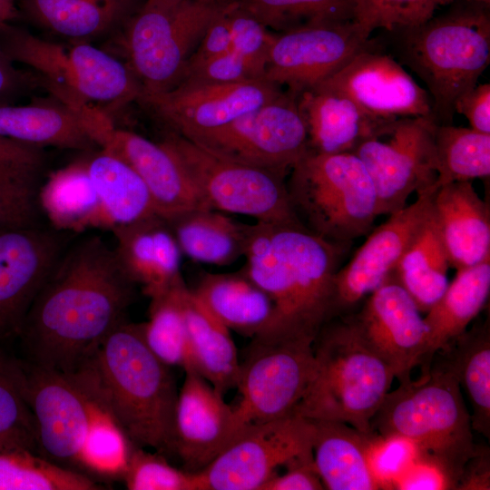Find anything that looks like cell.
Masks as SVG:
<instances>
[{
    "instance_id": "cb8c5ba5",
    "label": "cell",
    "mask_w": 490,
    "mask_h": 490,
    "mask_svg": "<svg viewBox=\"0 0 490 490\" xmlns=\"http://www.w3.org/2000/svg\"><path fill=\"white\" fill-rule=\"evenodd\" d=\"M112 230L120 266L145 296L152 299L183 281L182 253L163 218L154 215Z\"/></svg>"
},
{
    "instance_id": "ab89813d",
    "label": "cell",
    "mask_w": 490,
    "mask_h": 490,
    "mask_svg": "<svg viewBox=\"0 0 490 490\" xmlns=\"http://www.w3.org/2000/svg\"><path fill=\"white\" fill-rule=\"evenodd\" d=\"M184 281L151 299L142 332L150 349L169 367L194 371L182 306Z\"/></svg>"
},
{
    "instance_id": "ac0fdd59",
    "label": "cell",
    "mask_w": 490,
    "mask_h": 490,
    "mask_svg": "<svg viewBox=\"0 0 490 490\" xmlns=\"http://www.w3.org/2000/svg\"><path fill=\"white\" fill-rule=\"evenodd\" d=\"M63 248V237L54 231L0 226V347L17 338Z\"/></svg>"
},
{
    "instance_id": "6da1fadb",
    "label": "cell",
    "mask_w": 490,
    "mask_h": 490,
    "mask_svg": "<svg viewBox=\"0 0 490 490\" xmlns=\"http://www.w3.org/2000/svg\"><path fill=\"white\" fill-rule=\"evenodd\" d=\"M134 284L111 249L90 237L63 252L31 305L16 339L25 362L75 373L120 323Z\"/></svg>"
},
{
    "instance_id": "9f6ffc18",
    "label": "cell",
    "mask_w": 490,
    "mask_h": 490,
    "mask_svg": "<svg viewBox=\"0 0 490 490\" xmlns=\"http://www.w3.org/2000/svg\"><path fill=\"white\" fill-rule=\"evenodd\" d=\"M34 211L33 198L0 188V226L30 225Z\"/></svg>"
},
{
    "instance_id": "9c48e42d",
    "label": "cell",
    "mask_w": 490,
    "mask_h": 490,
    "mask_svg": "<svg viewBox=\"0 0 490 490\" xmlns=\"http://www.w3.org/2000/svg\"><path fill=\"white\" fill-rule=\"evenodd\" d=\"M219 0H143L122 24L126 64L143 94L179 84Z\"/></svg>"
},
{
    "instance_id": "44dd1931",
    "label": "cell",
    "mask_w": 490,
    "mask_h": 490,
    "mask_svg": "<svg viewBox=\"0 0 490 490\" xmlns=\"http://www.w3.org/2000/svg\"><path fill=\"white\" fill-rule=\"evenodd\" d=\"M431 211V195L390 214L373 230L349 262L339 268L333 287V318L351 313L394 273L401 257Z\"/></svg>"
},
{
    "instance_id": "816d5d0a",
    "label": "cell",
    "mask_w": 490,
    "mask_h": 490,
    "mask_svg": "<svg viewBox=\"0 0 490 490\" xmlns=\"http://www.w3.org/2000/svg\"><path fill=\"white\" fill-rule=\"evenodd\" d=\"M284 467L286 471L283 474H276L260 490L325 489L314 463L313 451L293 459Z\"/></svg>"
},
{
    "instance_id": "d590c367",
    "label": "cell",
    "mask_w": 490,
    "mask_h": 490,
    "mask_svg": "<svg viewBox=\"0 0 490 490\" xmlns=\"http://www.w3.org/2000/svg\"><path fill=\"white\" fill-rule=\"evenodd\" d=\"M92 476L54 463L23 438L0 435V490H102Z\"/></svg>"
},
{
    "instance_id": "2e32d148",
    "label": "cell",
    "mask_w": 490,
    "mask_h": 490,
    "mask_svg": "<svg viewBox=\"0 0 490 490\" xmlns=\"http://www.w3.org/2000/svg\"><path fill=\"white\" fill-rule=\"evenodd\" d=\"M369 42L370 34L354 20L273 33L263 78L299 95L337 73Z\"/></svg>"
},
{
    "instance_id": "d4e9b609",
    "label": "cell",
    "mask_w": 490,
    "mask_h": 490,
    "mask_svg": "<svg viewBox=\"0 0 490 490\" xmlns=\"http://www.w3.org/2000/svg\"><path fill=\"white\" fill-rule=\"evenodd\" d=\"M431 211L450 266L457 270L490 258V210L471 181L436 189Z\"/></svg>"
},
{
    "instance_id": "74e56055",
    "label": "cell",
    "mask_w": 490,
    "mask_h": 490,
    "mask_svg": "<svg viewBox=\"0 0 490 490\" xmlns=\"http://www.w3.org/2000/svg\"><path fill=\"white\" fill-rule=\"evenodd\" d=\"M446 360L469 398L473 430L490 438V328L489 319L475 324L445 349Z\"/></svg>"
},
{
    "instance_id": "b9f144b4",
    "label": "cell",
    "mask_w": 490,
    "mask_h": 490,
    "mask_svg": "<svg viewBox=\"0 0 490 490\" xmlns=\"http://www.w3.org/2000/svg\"><path fill=\"white\" fill-rule=\"evenodd\" d=\"M24 380L22 359L6 348L0 347V435L17 436L38 452L34 417L25 400Z\"/></svg>"
},
{
    "instance_id": "603a6c76",
    "label": "cell",
    "mask_w": 490,
    "mask_h": 490,
    "mask_svg": "<svg viewBox=\"0 0 490 490\" xmlns=\"http://www.w3.org/2000/svg\"><path fill=\"white\" fill-rule=\"evenodd\" d=\"M101 148L114 152L133 168L148 189L157 215L165 220L192 209H208L178 161L161 142L113 127Z\"/></svg>"
},
{
    "instance_id": "d6a6232c",
    "label": "cell",
    "mask_w": 490,
    "mask_h": 490,
    "mask_svg": "<svg viewBox=\"0 0 490 490\" xmlns=\"http://www.w3.org/2000/svg\"><path fill=\"white\" fill-rule=\"evenodd\" d=\"M38 201L53 227L59 231L111 230L85 160L54 172L42 186Z\"/></svg>"
},
{
    "instance_id": "1f68e13d",
    "label": "cell",
    "mask_w": 490,
    "mask_h": 490,
    "mask_svg": "<svg viewBox=\"0 0 490 490\" xmlns=\"http://www.w3.org/2000/svg\"><path fill=\"white\" fill-rule=\"evenodd\" d=\"M181 253L197 262L230 265L244 256L250 224L222 211L192 209L166 220Z\"/></svg>"
},
{
    "instance_id": "52a82bcc",
    "label": "cell",
    "mask_w": 490,
    "mask_h": 490,
    "mask_svg": "<svg viewBox=\"0 0 490 490\" xmlns=\"http://www.w3.org/2000/svg\"><path fill=\"white\" fill-rule=\"evenodd\" d=\"M0 48L40 76L44 88L80 116L93 109L105 112L104 106L120 108L142 95L126 63L83 42L55 43L10 23L0 27Z\"/></svg>"
},
{
    "instance_id": "8d00e7d4",
    "label": "cell",
    "mask_w": 490,
    "mask_h": 490,
    "mask_svg": "<svg viewBox=\"0 0 490 490\" xmlns=\"http://www.w3.org/2000/svg\"><path fill=\"white\" fill-rule=\"evenodd\" d=\"M449 267L450 261L431 211L392 275L418 309L426 313L446 289Z\"/></svg>"
},
{
    "instance_id": "83f0119b",
    "label": "cell",
    "mask_w": 490,
    "mask_h": 490,
    "mask_svg": "<svg viewBox=\"0 0 490 490\" xmlns=\"http://www.w3.org/2000/svg\"><path fill=\"white\" fill-rule=\"evenodd\" d=\"M311 421L313 459L325 489L380 490L367 462L369 434L343 422Z\"/></svg>"
},
{
    "instance_id": "4dcf8cb0",
    "label": "cell",
    "mask_w": 490,
    "mask_h": 490,
    "mask_svg": "<svg viewBox=\"0 0 490 490\" xmlns=\"http://www.w3.org/2000/svg\"><path fill=\"white\" fill-rule=\"evenodd\" d=\"M182 306L193 370L224 395L236 387L240 362L230 329L187 287Z\"/></svg>"
},
{
    "instance_id": "3957f363",
    "label": "cell",
    "mask_w": 490,
    "mask_h": 490,
    "mask_svg": "<svg viewBox=\"0 0 490 490\" xmlns=\"http://www.w3.org/2000/svg\"><path fill=\"white\" fill-rule=\"evenodd\" d=\"M344 250L300 224L250 225L243 270L274 307L269 327L254 338L314 341L333 318L334 279Z\"/></svg>"
},
{
    "instance_id": "836d02e7",
    "label": "cell",
    "mask_w": 490,
    "mask_h": 490,
    "mask_svg": "<svg viewBox=\"0 0 490 490\" xmlns=\"http://www.w3.org/2000/svg\"><path fill=\"white\" fill-rule=\"evenodd\" d=\"M142 0H21L32 22L60 35L87 38L122 25Z\"/></svg>"
},
{
    "instance_id": "30bf717a",
    "label": "cell",
    "mask_w": 490,
    "mask_h": 490,
    "mask_svg": "<svg viewBox=\"0 0 490 490\" xmlns=\"http://www.w3.org/2000/svg\"><path fill=\"white\" fill-rule=\"evenodd\" d=\"M160 142L178 161L208 209L243 214L259 222L300 224L289 203L285 177L217 156L174 132Z\"/></svg>"
},
{
    "instance_id": "94428289",
    "label": "cell",
    "mask_w": 490,
    "mask_h": 490,
    "mask_svg": "<svg viewBox=\"0 0 490 490\" xmlns=\"http://www.w3.org/2000/svg\"><path fill=\"white\" fill-rule=\"evenodd\" d=\"M142 1H143V0H142Z\"/></svg>"
},
{
    "instance_id": "60d3db41",
    "label": "cell",
    "mask_w": 490,
    "mask_h": 490,
    "mask_svg": "<svg viewBox=\"0 0 490 490\" xmlns=\"http://www.w3.org/2000/svg\"><path fill=\"white\" fill-rule=\"evenodd\" d=\"M236 5L269 30L280 33L305 24L353 20L352 0H224Z\"/></svg>"
},
{
    "instance_id": "8992f818",
    "label": "cell",
    "mask_w": 490,
    "mask_h": 490,
    "mask_svg": "<svg viewBox=\"0 0 490 490\" xmlns=\"http://www.w3.org/2000/svg\"><path fill=\"white\" fill-rule=\"evenodd\" d=\"M313 352L314 374L293 414L370 434L371 419L395 378L391 368L361 336L351 313L321 328Z\"/></svg>"
},
{
    "instance_id": "e0dca14e",
    "label": "cell",
    "mask_w": 490,
    "mask_h": 490,
    "mask_svg": "<svg viewBox=\"0 0 490 490\" xmlns=\"http://www.w3.org/2000/svg\"><path fill=\"white\" fill-rule=\"evenodd\" d=\"M283 90L264 79L233 83L183 81L172 89L142 95L171 132L184 137L224 126L277 98Z\"/></svg>"
},
{
    "instance_id": "d6986e66",
    "label": "cell",
    "mask_w": 490,
    "mask_h": 490,
    "mask_svg": "<svg viewBox=\"0 0 490 490\" xmlns=\"http://www.w3.org/2000/svg\"><path fill=\"white\" fill-rule=\"evenodd\" d=\"M318 86L348 95L377 121L433 116L432 101L426 90L397 59L377 50L372 39Z\"/></svg>"
},
{
    "instance_id": "680465c9",
    "label": "cell",
    "mask_w": 490,
    "mask_h": 490,
    "mask_svg": "<svg viewBox=\"0 0 490 490\" xmlns=\"http://www.w3.org/2000/svg\"><path fill=\"white\" fill-rule=\"evenodd\" d=\"M18 15L15 0H0V27L10 24Z\"/></svg>"
},
{
    "instance_id": "ffe728a7",
    "label": "cell",
    "mask_w": 490,
    "mask_h": 490,
    "mask_svg": "<svg viewBox=\"0 0 490 490\" xmlns=\"http://www.w3.org/2000/svg\"><path fill=\"white\" fill-rule=\"evenodd\" d=\"M351 316L361 336L391 368L395 377L400 383L410 380L413 368L424 363L428 328L413 299L393 275Z\"/></svg>"
},
{
    "instance_id": "e575fe53",
    "label": "cell",
    "mask_w": 490,
    "mask_h": 490,
    "mask_svg": "<svg viewBox=\"0 0 490 490\" xmlns=\"http://www.w3.org/2000/svg\"><path fill=\"white\" fill-rule=\"evenodd\" d=\"M101 150L85 160L111 230L157 215L139 174L120 156Z\"/></svg>"
},
{
    "instance_id": "db71d44e",
    "label": "cell",
    "mask_w": 490,
    "mask_h": 490,
    "mask_svg": "<svg viewBox=\"0 0 490 490\" xmlns=\"http://www.w3.org/2000/svg\"><path fill=\"white\" fill-rule=\"evenodd\" d=\"M395 489L442 490L450 489V485L435 462L418 454L413 464L397 480Z\"/></svg>"
},
{
    "instance_id": "f5cc1de1",
    "label": "cell",
    "mask_w": 490,
    "mask_h": 490,
    "mask_svg": "<svg viewBox=\"0 0 490 490\" xmlns=\"http://www.w3.org/2000/svg\"><path fill=\"white\" fill-rule=\"evenodd\" d=\"M38 87H44L40 76L33 71L17 68L0 48V106L16 102Z\"/></svg>"
},
{
    "instance_id": "9a60e30c",
    "label": "cell",
    "mask_w": 490,
    "mask_h": 490,
    "mask_svg": "<svg viewBox=\"0 0 490 490\" xmlns=\"http://www.w3.org/2000/svg\"><path fill=\"white\" fill-rule=\"evenodd\" d=\"M313 424L299 415L247 425L199 472L201 490H260L293 459L312 452Z\"/></svg>"
},
{
    "instance_id": "4316f807",
    "label": "cell",
    "mask_w": 490,
    "mask_h": 490,
    "mask_svg": "<svg viewBox=\"0 0 490 490\" xmlns=\"http://www.w3.org/2000/svg\"><path fill=\"white\" fill-rule=\"evenodd\" d=\"M191 291L220 322L240 335L257 338L271 321L272 300L244 270L205 273Z\"/></svg>"
},
{
    "instance_id": "7402d4cb",
    "label": "cell",
    "mask_w": 490,
    "mask_h": 490,
    "mask_svg": "<svg viewBox=\"0 0 490 490\" xmlns=\"http://www.w3.org/2000/svg\"><path fill=\"white\" fill-rule=\"evenodd\" d=\"M246 426L204 377L185 372L174 415V454L184 470H203Z\"/></svg>"
},
{
    "instance_id": "ee69618b",
    "label": "cell",
    "mask_w": 490,
    "mask_h": 490,
    "mask_svg": "<svg viewBox=\"0 0 490 490\" xmlns=\"http://www.w3.org/2000/svg\"><path fill=\"white\" fill-rule=\"evenodd\" d=\"M353 20L368 34L377 30L387 32L417 26L452 0H352Z\"/></svg>"
},
{
    "instance_id": "f6af8a7d",
    "label": "cell",
    "mask_w": 490,
    "mask_h": 490,
    "mask_svg": "<svg viewBox=\"0 0 490 490\" xmlns=\"http://www.w3.org/2000/svg\"><path fill=\"white\" fill-rule=\"evenodd\" d=\"M131 446L116 423L103 412L95 422L87 442L84 473L120 477Z\"/></svg>"
},
{
    "instance_id": "ba28073f",
    "label": "cell",
    "mask_w": 490,
    "mask_h": 490,
    "mask_svg": "<svg viewBox=\"0 0 490 490\" xmlns=\"http://www.w3.org/2000/svg\"><path fill=\"white\" fill-rule=\"evenodd\" d=\"M286 188L302 227L338 246L368 234L379 216L372 180L352 152L308 150L291 168Z\"/></svg>"
},
{
    "instance_id": "277c9868",
    "label": "cell",
    "mask_w": 490,
    "mask_h": 490,
    "mask_svg": "<svg viewBox=\"0 0 490 490\" xmlns=\"http://www.w3.org/2000/svg\"><path fill=\"white\" fill-rule=\"evenodd\" d=\"M371 432L409 439L420 455L435 462L456 489L475 454L470 413L452 368L443 361L416 380L388 391L371 419Z\"/></svg>"
},
{
    "instance_id": "91938a15",
    "label": "cell",
    "mask_w": 490,
    "mask_h": 490,
    "mask_svg": "<svg viewBox=\"0 0 490 490\" xmlns=\"http://www.w3.org/2000/svg\"><path fill=\"white\" fill-rule=\"evenodd\" d=\"M453 2L456 0H452ZM456 1H463L467 3H475V4H481V5H489L490 0H456Z\"/></svg>"
},
{
    "instance_id": "7a4b0ae2",
    "label": "cell",
    "mask_w": 490,
    "mask_h": 490,
    "mask_svg": "<svg viewBox=\"0 0 490 490\" xmlns=\"http://www.w3.org/2000/svg\"><path fill=\"white\" fill-rule=\"evenodd\" d=\"M142 448L174 454L178 391L171 367L144 340L142 323H120L94 353L69 375Z\"/></svg>"
},
{
    "instance_id": "5bb4252c",
    "label": "cell",
    "mask_w": 490,
    "mask_h": 490,
    "mask_svg": "<svg viewBox=\"0 0 490 490\" xmlns=\"http://www.w3.org/2000/svg\"><path fill=\"white\" fill-rule=\"evenodd\" d=\"M313 340L297 338H253L240 363L236 413L244 425L294 413L313 377Z\"/></svg>"
},
{
    "instance_id": "7bdbcfd3",
    "label": "cell",
    "mask_w": 490,
    "mask_h": 490,
    "mask_svg": "<svg viewBox=\"0 0 490 490\" xmlns=\"http://www.w3.org/2000/svg\"><path fill=\"white\" fill-rule=\"evenodd\" d=\"M120 478L129 490H201L198 473L179 469L165 456L132 445Z\"/></svg>"
},
{
    "instance_id": "bcb514c9",
    "label": "cell",
    "mask_w": 490,
    "mask_h": 490,
    "mask_svg": "<svg viewBox=\"0 0 490 490\" xmlns=\"http://www.w3.org/2000/svg\"><path fill=\"white\" fill-rule=\"evenodd\" d=\"M44 163L43 148L0 135V188L34 199Z\"/></svg>"
},
{
    "instance_id": "11a10c76",
    "label": "cell",
    "mask_w": 490,
    "mask_h": 490,
    "mask_svg": "<svg viewBox=\"0 0 490 490\" xmlns=\"http://www.w3.org/2000/svg\"><path fill=\"white\" fill-rule=\"evenodd\" d=\"M455 113L463 114L470 128L490 134V84H476L455 103Z\"/></svg>"
},
{
    "instance_id": "4fadbf2b",
    "label": "cell",
    "mask_w": 490,
    "mask_h": 490,
    "mask_svg": "<svg viewBox=\"0 0 490 490\" xmlns=\"http://www.w3.org/2000/svg\"><path fill=\"white\" fill-rule=\"evenodd\" d=\"M22 361L24 397L34 417L39 454L85 474L87 442L105 411L71 376Z\"/></svg>"
},
{
    "instance_id": "f907efd6",
    "label": "cell",
    "mask_w": 490,
    "mask_h": 490,
    "mask_svg": "<svg viewBox=\"0 0 490 490\" xmlns=\"http://www.w3.org/2000/svg\"><path fill=\"white\" fill-rule=\"evenodd\" d=\"M230 44L231 29L227 6L223 1L219 0L212 20L187 63L183 78L206 62L230 50Z\"/></svg>"
},
{
    "instance_id": "484cf974",
    "label": "cell",
    "mask_w": 490,
    "mask_h": 490,
    "mask_svg": "<svg viewBox=\"0 0 490 490\" xmlns=\"http://www.w3.org/2000/svg\"><path fill=\"white\" fill-rule=\"evenodd\" d=\"M298 103L307 127L308 148L314 152H352L381 122L348 95L324 87L299 94Z\"/></svg>"
},
{
    "instance_id": "f35d334b",
    "label": "cell",
    "mask_w": 490,
    "mask_h": 490,
    "mask_svg": "<svg viewBox=\"0 0 490 490\" xmlns=\"http://www.w3.org/2000/svg\"><path fill=\"white\" fill-rule=\"evenodd\" d=\"M436 174L432 193L439 187L490 175V134L452 123L436 124L434 133Z\"/></svg>"
},
{
    "instance_id": "6f0895ef",
    "label": "cell",
    "mask_w": 490,
    "mask_h": 490,
    "mask_svg": "<svg viewBox=\"0 0 490 490\" xmlns=\"http://www.w3.org/2000/svg\"><path fill=\"white\" fill-rule=\"evenodd\" d=\"M489 450L476 446L475 454L466 462L456 489L488 490L490 487Z\"/></svg>"
},
{
    "instance_id": "c3c4849f",
    "label": "cell",
    "mask_w": 490,
    "mask_h": 490,
    "mask_svg": "<svg viewBox=\"0 0 490 490\" xmlns=\"http://www.w3.org/2000/svg\"><path fill=\"white\" fill-rule=\"evenodd\" d=\"M221 1L227 6L230 18V49L250 64L263 78L273 33L247 11L232 3Z\"/></svg>"
},
{
    "instance_id": "7dc6e473",
    "label": "cell",
    "mask_w": 490,
    "mask_h": 490,
    "mask_svg": "<svg viewBox=\"0 0 490 490\" xmlns=\"http://www.w3.org/2000/svg\"><path fill=\"white\" fill-rule=\"evenodd\" d=\"M419 452L409 439L400 436H368L366 456L369 471L379 489H395Z\"/></svg>"
},
{
    "instance_id": "f1b7e54d",
    "label": "cell",
    "mask_w": 490,
    "mask_h": 490,
    "mask_svg": "<svg viewBox=\"0 0 490 490\" xmlns=\"http://www.w3.org/2000/svg\"><path fill=\"white\" fill-rule=\"evenodd\" d=\"M490 293V258L457 270L440 299L426 312L428 345L424 363L464 333L485 307Z\"/></svg>"
},
{
    "instance_id": "8fae6325",
    "label": "cell",
    "mask_w": 490,
    "mask_h": 490,
    "mask_svg": "<svg viewBox=\"0 0 490 490\" xmlns=\"http://www.w3.org/2000/svg\"><path fill=\"white\" fill-rule=\"evenodd\" d=\"M436 124L433 116L381 121L352 152L372 180L379 215L402 210L414 191L432 194Z\"/></svg>"
},
{
    "instance_id": "681fc988",
    "label": "cell",
    "mask_w": 490,
    "mask_h": 490,
    "mask_svg": "<svg viewBox=\"0 0 490 490\" xmlns=\"http://www.w3.org/2000/svg\"><path fill=\"white\" fill-rule=\"evenodd\" d=\"M263 78L250 64L230 48L189 73L181 82L233 83Z\"/></svg>"
},
{
    "instance_id": "f546056e",
    "label": "cell",
    "mask_w": 490,
    "mask_h": 490,
    "mask_svg": "<svg viewBox=\"0 0 490 490\" xmlns=\"http://www.w3.org/2000/svg\"><path fill=\"white\" fill-rule=\"evenodd\" d=\"M0 135L40 148H99L80 115L61 102L0 106Z\"/></svg>"
},
{
    "instance_id": "7c38bea8",
    "label": "cell",
    "mask_w": 490,
    "mask_h": 490,
    "mask_svg": "<svg viewBox=\"0 0 490 490\" xmlns=\"http://www.w3.org/2000/svg\"><path fill=\"white\" fill-rule=\"evenodd\" d=\"M185 138L217 156L285 178L309 150L298 95L287 90L224 126Z\"/></svg>"
},
{
    "instance_id": "5b68a950",
    "label": "cell",
    "mask_w": 490,
    "mask_h": 490,
    "mask_svg": "<svg viewBox=\"0 0 490 490\" xmlns=\"http://www.w3.org/2000/svg\"><path fill=\"white\" fill-rule=\"evenodd\" d=\"M488 7L459 5L417 26L389 32L397 61L425 83L438 124L452 123L456 101L489 64Z\"/></svg>"
}]
</instances>
